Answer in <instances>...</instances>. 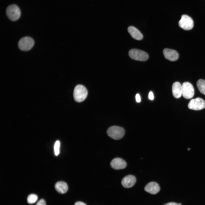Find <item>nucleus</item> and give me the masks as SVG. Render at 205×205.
Instances as JSON below:
<instances>
[{"label":"nucleus","instance_id":"8","mask_svg":"<svg viewBox=\"0 0 205 205\" xmlns=\"http://www.w3.org/2000/svg\"><path fill=\"white\" fill-rule=\"evenodd\" d=\"M182 86L183 97L187 99L192 98L194 94V89L192 85L190 83L186 82L183 83Z\"/></svg>","mask_w":205,"mask_h":205},{"label":"nucleus","instance_id":"13","mask_svg":"<svg viewBox=\"0 0 205 205\" xmlns=\"http://www.w3.org/2000/svg\"><path fill=\"white\" fill-rule=\"evenodd\" d=\"M173 95L176 98H180L182 95V86L178 82H174L172 86Z\"/></svg>","mask_w":205,"mask_h":205},{"label":"nucleus","instance_id":"21","mask_svg":"<svg viewBox=\"0 0 205 205\" xmlns=\"http://www.w3.org/2000/svg\"><path fill=\"white\" fill-rule=\"evenodd\" d=\"M181 203H177L174 202H171L167 203L164 205H181Z\"/></svg>","mask_w":205,"mask_h":205},{"label":"nucleus","instance_id":"22","mask_svg":"<svg viewBox=\"0 0 205 205\" xmlns=\"http://www.w3.org/2000/svg\"><path fill=\"white\" fill-rule=\"evenodd\" d=\"M136 100L138 102H139L141 101V98L139 94H137L136 96Z\"/></svg>","mask_w":205,"mask_h":205},{"label":"nucleus","instance_id":"11","mask_svg":"<svg viewBox=\"0 0 205 205\" xmlns=\"http://www.w3.org/2000/svg\"><path fill=\"white\" fill-rule=\"evenodd\" d=\"M136 179L135 177L132 175H129L124 177L122 180L121 184L125 188L132 187L135 184Z\"/></svg>","mask_w":205,"mask_h":205},{"label":"nucleus","instance_id":"18","mask_svg":"<svg viewBox=\"0 0 205 205\" xmlns=\"http://www.w3.org/2000/svg\"><path fill=\"white\" fill-rule=\"evenodd\" d=\"M60 143L59 141H57L54 145V151L56 155L58 156L60 153Z\"/></svg>","mask_w":205,"mask_h":205},{"label":"nucleus","instance_id":"10","mask_svg":"<svg viewBox=\"0 0 205 205\" xmlns=\"http://www.w3.org/2000/svg\"><path fill=\"white\" fill-rule=\"evenodd\" d=\"M111 167L114 169L119 170L124 169L126 166V161L120 158L113 159L110 163Z\"/></svg>","mask_w":205,"mask_h":205},{"label":"nucleus","instance_id":"19","mask_svg":"<svg viewBox=\"0 0 205 205\" xmlns=\"http://www.w3.org/2000/svg\"><path fill=\"white\" fill-rule=\"evenodd\" d=\"M36 205H46V202L44 200L41 199L38 201Z\"/></svg>","mask_w":205,"mask_h":205},{"label":"nucleus","instance_id":"14","mask_svg":"<svg viewBox=\"0 0 205 205\" xmlns=\"http://www.w3.org/2000/svg\"><path fill=\"white\" fill-rule=\"evenodd\" d=\"M128 32L131 36L134 39L138 40H142L143 38V35L140 31L136 27L129 26L128 29Z\"/></svg>","mask_w":205,"mask_h":205},{"label":"nucleus","instance_id":"17","mask_svg":"<svg viewBox=\"0 0 205 205\" xmlns=\"http://www.w3.org/2000/svg\"><path fill=\"white\" fill-rule=\"evenodd\" d=\"M37 199V195L34 194H31L28 196L27 198V201L29 204H33L35 202Z\"/></svg>","mask_w":205,"mask_h":205},{"label":"nucleus","instance_id":"12","mask_svg":"<svg viewBox=\"0 0 205 205\" xmlns=\"http://www.w3.org/2000/svg\"><path fill=\"white\" fill-rule=\"evenodd\" d=\"M144 190L146 192L151 194H155L159 191L160 188L159 185L157 183L151 182L146 185Z\"/></svg>","mask_w":205,"mask_h":205},{"label":"nucleus","instance_id":"23","mask_svg":"<svg viewBox=\"0 0 205 205\" xmlns=\"http://www.w3.org/2000/svg\"><path fill=\"white\" fill-rule=\"evenodd\" d=\"M74 205H87L84 203L81 202H75Z\"/></svg>","mask_w":205,"mask_h":205},{"label":"nucleus","instance_id":"3","mask_svg":"<svg viewBox=\"0 0 205 205\" xmlns=\"http://www.w3.org/2000/svg\"><path fill=\"white\" fill-rule=\"evenodd\" d=\"M6 14L10 20L15 21L20 18L21 12L20 9L17 5L12 4L7 7L6 10Z\"/></svg>","mask_w":205,"mask_h":205},{"label":"nucleus","instance_id":"7","mask_svg":"<svg viewBox=\"0 0 205 205\" xmlns=\"http://www.w3.org/2000/svg\"><path fill=\"white\" fill-rule=\"evenodd\" d=\"M188 107L190 109L194 110L203 109L205 108V101L199 97L192 99L189 102Z\"/></svg>","mask_w":205,"mask_h":205},{"label":"nucleus","instance_id":"4","mask_svg":"<svg viewBox=\"0 0 205 205\" xmlns=\"http://www.w3.org/2000/svg\"><path fill=\"white\" fill-rule=\"evenodd\" d=\"M128 54L132 59L141 61H146L149 58L148 55L146 52L136 49L130 50Z\"/></svg>","mask_w":205,"mask_h":205},{"label":"nucleus","instance_id":"15","mask_svg":"<svg viewBox=\"0 0 205 205\" xmlns=\"http://www.w3.org/2000/svg\"><path fill=\"white\" fill-rule=\"evenodd\" d=\"M56 190L61 194H64L67 191L68 186L67 183L63 181H59L56 183L55 186Z\"/></svg>","mask_w":205,"mask_h":205},{"label":"nucleus","instance_id":"6","mask_svg":"<svg viewBox=\"0 0 205 205\" xmlns=\"http://www.w3.org/2000/svg\"><path fill=\"white\" fill-rule=\"evenodd\" d=\"M179 26L185 30L192 29L194 26V22L192 19L186 15H183L179 22Z\"/></svg>","mask_w":205,"mask_h":205},{"label":"nucleus","instance_id":"2","mask_svg":"<svg viewBox=\"0 0 205 205\" xmlns=\"http://www.w3.org/2000/svg\"><path fill=\"white\" fill-rule=\"evenodd\" d=\"M125 132L124 128L117 126H112L109 128L107 131L108 135L115 140L122 138L124 136Z\"/></svg>","mask_w":205,"mask_h":205},{"label":"nucleus","instance_id":"9","mask_svg":"<svg viewBox=\"0 0 205 205\" xmlns=\"http://www.w3.org/2000/svg\"><path fill=\"white\" fill-rule=\"evenodd\" d=\"M165 58L171 61H175L179 58V55L176 51L168 48H165L163 51Z\"/></svg>","mask_w":205,"mask_h":205},{"label":"nucleus","instance_id":"16","mask_svg":"<svg viewBox=\"0 0 205 205\" xmlns=\"http://www.w3.org/2000/svg\"><path fill=\"white\" fill-rule=\"evenodd\" d=\"M196 85L199 91L205 95V80L201 79H199L196 82Z\"/></svg>","mask_w":205,"mask_h":205},{"label":"nucleus","instance_id":"20","mask_svg":"<svg viewBox=\"0 0 205 205\" xmlns=\"http://www.w3.org/2000/svg\"><path fill=\"white\" fill-rule=\"evenodd\" d=\"M149 98L151 100H153L154 99V96L153 93L151 91H150L149 94Z\"/></svg>","mask_w":205,"mask_h":205},{"label":"nucleus","instance_id":"1","mask_svg":"<svg viewBox=\"0 0 205 205\" xmlns=\"http://www.w3.org/2000/svg\"><path fill=\"white\" fill-rule=\"evenodd\" d=\"M88 92L86 87L81 85H77L73 91V97L74 100L77 102L84 101L87 97Z\"/></svg>","mask_w":205,"mask_h":205},{"label":"nucleus","instance_id":"5","mask_svg":"<svg viewBox=\"0 0 205 205\" xmlns=\"http://www.w3.org/2000/svg\"><path fill=\"white\" fill-rule=\"evenodd\" d=\"M34 40L31 37L25 36L21 38L18 43V46L21 50L26 51L30 50L34 44Z\"/></svg>","mask_w":205,"mask_h":205}]
</instances>
